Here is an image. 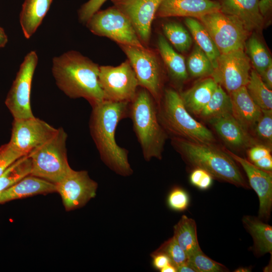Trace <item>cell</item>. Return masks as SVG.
Instances as JSON below:
<instances>
[{
  "label": "cell",
  "mask_w": 272,
  "mask_h": 272,
  "mask_svg": "<svg viewBox=\"0 0 272 272\" xmlns=\"http://www.w3.org/2000/svg\"><path fill=\"white\" fill-rule=\"evenodd\" d=\"M129 103L105 100L92 107L90 120L91 134L101 159L110 169L124 176L133 171L128 152L117 144L115 134L119 122L129 114Z\"/></svg>",
  "instance_id": "obj_1"
},
{
  "label": "cell",
  "mask_w": 272,
  "mask_h": 272,
  "mask_svg": "<svg viewBox=\"0 0 272 272\" xmlns=\"http://www.w3.org/2000/svg\"><path fill=\"white\" fill-rule=\"evenodd\" d=\"M99 66L76 51L52 60V73L57 87L71 98H83L93 107L106 100L100 87Z\"/></svg>",
  "instance_id": "obj_2"
},
{
  "label": "cell",
  "mask_w": 272,
  "mask_h": 272,
  "mask_svg": "<svg viewBox=\"0 0 272 272\" xmlns=\"http://www.w3.org/2000/svg\"><path fill=\"white\" fill-rule=\"evenodd\" d=\"M174 145L186 162L194 169L208 172L213 178L237 187L250 188L237 162L227 153L212 145L175 138Z\"/></svg>",
  "instance_id": "obj_3"
},
{
  "label": "cell",
  "mask_w": 272,
  "mask_h": 272,
  "mask_svg": "<svg viewBox=\"0 0 272 272\" xmlns=\"http://www.w3.org/2000/svg\"><path fill=\"white\" fill-rule=\"evenodd\" d=\"M157 103L145 89L138 90L129 103V114L133 130L141 145L145 159L162 158L167 138L158 115Z\"/></svg>",
  "instance_id": "obj_4"
},
{
  "label": "cell",
  "mask_w": 272,
  "mask_h": 272,
  "mask_svg": "<svg viewBox=\"0 0 272 272\" xmlns=\"http://www.w3.org/2000/svg\"><path fill=\"white\" fill-rule=\"evenodd\" d=\"M159 104L158 118L164 129L179 138L192 142L213 143L215 141L212 131L190 115L176 91L166 89L162 102Z\"/></svg>",
  "instance_id": "obj_5"
},
{
  "label": "cell",
  "mask_w": 272,
  "mask_h": 272,
  "mask_svg": "<svg viewBox=\"0 0 272 272\" xmlns=\"http://www.w3.org/2000/svg\"><path fill=\"white\" fill-rule=\"evenodd\" d=\"M67 134L61 128L48 141L29 154L32 163L31 175L55 184L72 169L69 165L66 142Z\"/></svg>",
  "instance_id": "obj_6"
},
{
  "label": "cell",
  "mask_w": 272,
  "mask_h": 272,
  "mask_svg": "<svg viewBox=\"0 0 272 272\" xmlns=\"http://www.w3.org/2000/svg\"><path fill=\"white\" fill-rule=\"evenodd\" d=\"M197 20L206 29L221 54L244 50L251 33L236 17L218 11Z\"/></svg>",
  "instance_id": "obj_7"
},
{
  "label": "cell",
  "mask_w": 272,
  "mask_h": 272,
  "mask_svg": "<svg viewBox=\"0 0 272 272\" xmlns=\"http://www.w3.org/2000/svg\"><path fill=\"white\" fill-rule=\"evenodd\" d=\"M119 45L127 57L139 85L146 89L158 104L162 98L163 73L156 53L146 46Z\"/></svg>",
  "instance_id": "obj_8"
},
{
  "label": "cell",
  "mask_w": 272,
  "mask_h": 272,
  "mask_svg": "<svg viewBox=\"0 0 272 272\" xmlns=\"http://www.w3.org/2000/svg\"><path fill=\"white\" fill-rule=\"evenodd\" d=\"M86 24L93 34L108 37L118 44L145 46L130 20L113 6L104 10H99Z\"/></svg>",
  "instance_id": "obj_9"
},
{
  "label": "cell",
  "mask_w": 272,
  "mask_h": 272,
  "mask_svg": "<svg viewBox=\"0 0 272 272\" xmlns=\"http://www.w3.org/2000/svg\"><path fill=\"white\" fill-rule=\"evenodd\" d=\"M38 62L35 51L29 52L21 63L5 104L14 119L34 117L31 106V90L34 73Z\"/></svg>",
  "instance_id": "obj_10"
},
{
  "label": "cell",
  "mask_w": 272,
  "mask_h": 272,
  "mask_svg": "<svg viewBox=\"0 0 272 272\" xmlns=\"http://www.w3.org/2000/svg\"><path fill=\"white\" fill-rule=\"evenodd\" d=\"M98 80L106 100L114 101L130 102L139 86L128 59L116 66H99Z\"/></svg>",
  "instance_id": "obj_11"
},
{
  "label": "cell",
  "mask_w": 272,
  "mask_h": 272,
  "mask_svg": "<svg viewBox=\"0 0 272 272\" xmlns=\"http://www.w3.org/2000/svg\"><path fill=\"white\" fill-rule=\"evenodd\" d=\"M251 61L244 50L221 54L211 77L230 94L247 84Z\"/></svg>",
  "instance_id": "obj_12"
},
{
  "label": "cell",
  "mask_w": 272,
  "mask_h": 272,
  "mask_svg": "<svg viewBox=\"0 0 272 272\" xmlns=\"http://www.w3.org/2000/svg\"><path fill=\"white\" fill-rule=\"evenodd\" d=\"M57 130V128L35 116L14 119L9 143L23 156L28 155L51 138Z\"/></svg>",
  "instance_id": "obj_13"
},
{
  "label": "cell",
  "mask_w": 272,
  "mask_h": 272,
  "mask_svg": "<svg viewBox=\"0 0 272 272\" xmlns=\"http://www.w3.org/2000/svg\"><path fill=\"white\" fill-rule=\"evenodd\" d=\"M66 211L75 210L85 206L95 197L97 183L91 179L87 171H75L73 169L56 184Z\"/></svg>",
  "instance_id": "obj_14"
},
{
  "label": "cell",
  "mask_w": 272,
  "mask_h": 272,
  "mask_svg": "<svg viewBox=\"0 0 272 272\" xmlns=\"http://www.w3.org/2000/svg\"><path fill=\"white\" fill-rule=\"evenodd\" d=\"M163 0H111L113 6L130 20L142 43L148 45L151 27Z\"/></svg>",
  "instance_id": "obj_15"
},
{
  "label": "cell",
  "mask_w": 272,
  "mask_h": 272,
  "mask_svg": "<svg viewBox=\"0 0 272 272\" xmlns=\"http://www.w3.org/2000/svg\"><path fill=\"white\" fill-rule=\"evenodd\" d=\"M227 153L243 168L250 187L257 194L259 201L258 217L261 220H268L272 209L271 171L260 169L248 160L230 151Z\"/></svg>",
  "instance_id": "obj_16"
},
{
  "label": "cell",
  "mask_w": 272,
  "mask_h": 272,
  "mask_svg": "<svg viewBox=\"0 0 272 272\" xmlns=\"http://www.w3.org/2000/svg\"><path fill=\"white\" fill-rule=\"evenodd\" d=\"M218 11H220V4L217 1L163 0L155 17H184L198 19Z\"/></svg>",
  "instance_id": "obj_17"
},
{
  "label": "cell",
  "mask_w": 272,
  "mask_h": 272,
  "mask_svg": "<svg viewBox=\"0 0 272 272\" xmlns=\"http://www.w3.org/2000/svg\"><path fill=\"white\" fill-rule=\"evenodd\" d=\"M259 0H220V11L237 18L251 33L260 30L264 18L258 8Z\"/></svg>",
  "instance_id": "obj_18"
},
{
  "label": "cell",
  "mask_w": 272,
  "mask_h": 272,
  "mask_svg": "<svg viewBox=\"0 0 272 272\" xmlns=\"http://www.w3.org/2000/svg\"><path fill=\"white\" fill-rule=\"evenodd\" d=\"M232 114L246 130L255 126L262 115V110L248 94L246 86L230 93Z\"/></svg>",
  "instance_id": "obj_19"
},
{
  "label": "cell",
  "mask_w": 272,
  "mask_h": 272,
  "mask_svg": "<svg viewBox=\"0 0 272 272\" xmlns=\"http://www.w3.org/2000/svg\"><path fill=\"white\" fill-rule=\"evenodd\" d=\"M56 185L29 175L0 192V203L30 196L56 192Z\"/></svg>",
  "instance_id": "obj_20"
},
{
  "label": "cell",
  "mask_w": 272,
  "mask_h": 272,
  "mask_svg": "<svg viewBox=\"0 0 272 272\" xmlns=\"http://www.w3.org/2000/svg\"><path fill=\"white\" fill-rule=\"evenodd\" d=\"M209 121L217 132L229 146L242 148L250 145L252 140L245 130L232 114H227Z\"/></svg>",
  "instance_id": "obj_21"
},
{
  "label": "cell",
  "mask_w": 272,
  "mask_h": 272,
  "mask_svg": "<svg viewBox=\"0 0 272 272\" xmlns=\"http://www.w3.org/2000/svg\"><path fill=\"white\" fill-rule=\"evenodd\" d=\"M245 229L251 235L253 245L251 247L254 254L261 256L267 253L272 254V227L258 217L245 215L242 219Z\"/></svg>",
  "instance_id": "obj_22"
},
{
  "label": "cell",
  "mask_w": 272,
  "mask_h": 272,
  "mask_svg": "<svg viewBox=\"0 0 272 272\" xmlns=\"http://www.w3.org/2000/svg\"><path fill=\"white\" fill-rule=\"evenodd\" d=\"M218 84L212 77L195 83L190 89L180 93L184 105L189 112L199 115L211 99Z\"/></svg>",
  "instance_id": "obj_23"
},
{
  "label": "cell",
  "mask_w": 272,
  "mask_h": 272,
  "mask_svg": "<svg viewBox=\"0 0 272 272\" xmlns=\"http://www.w3.org/2000/svg\"><path fill=\"white\" fill-rule=\"evenodd\" d=\"M52 0H25L20 15V22L26 38L37 30L49 9Z\"/></svg>",
  "instance_id": "obj_24"
},
{
  "label": "cell",
  "mask_w": 272,
  "mask_h": 272,
  "mask_svg": "<svg viewBox=\"0 0 272 272\" xmlns=\"http://www.w3.org/2000/svg\"><path fill=\"white\" fill-rule=\"evenodd\" d=\"M160 54L172 79L177 83L185 82L188 78L184 57L176 52L162 35L158 38Z\"/></svg>",
  "instance_id": "obj_25"
},
{
  "label": "cell",
  "mask_w": 272,
  "mask_h": 272,
  "mask_svg": "<svg viewBox=\"0 0 272 272\" xmlns=\"http://www.w3.org/2000/svg\"><path fill=\"white\" fill-rule=\"evenodd\" d=\"M173 229V237L187 257L201 250L197 239L196 224L193 219L182 215Z\"/></svg>",
  "instance_id": "obj_26"
},
{
  "label": "cell",
  "mask_w": 272,
  "mask_h": 272,
  "mask_svg": "<svg viewBox=\"0 0 272 272\" xmlns=\"http://www.w3.org/2000/svg\"><path fill=\"white\" fill-rule=\"evenodd\" d=\"M184 23L196 42L211 60L214 69L221 53L209 33L196 19L185 18Z\"/></svg>",
  "instance_id": "obj_27"
},
{
  "label": "cell",
  "mask_w": 272,
  "mask_h": 272,
  "mask_svg": "<svg viewBox=\"0 0 272 272\" xmlns=\"http://www.w3.org/2000/svg\"><path fill=\"white\" fill-rule=\"evenodd\" d=\"M227 114H232L231 98L223 88L218 85L199 116L209 121Z\"/></svg>",
  "instance_id": "obj_28"
},
{
  "label": "cell",
  "mask_w": 272,
  "mask_h": 272,
  "mask_svg": "<svg viewBox=\"0 0 272 272\" xmlns=\"http://www.w3.org/2000/svg\"><path fill=\"white\" fill-rule=\"evenodd\" d=\"M31 170L32 163L29 155L17 159L0 176V192L31 175Z\"/></svg>",
  "instance_id": "obj_29"
},
{
  "label": "cell",
  "mask_w": 272,
  "mask_h": 272,
  "mask_svg": "<svg viewBox=\"0 0 272 272\" xmlns=\"http://www.w3.org/2000/svg\"><path fill=\"white\" fill-rule=\"evenodd\" d=\"M246 88L251 99L261 109H272L271 90L267 88L254 69L251 70Z\"/></svg>",
  "instance_id": "obj_30"
},
{
  "label": "cell",
  "mask_w": 272,
  "mask_h": 272,
  "mask_svg": "<svg viewBox=\"0 0 272 272\" xmlns=\"http://www.w3.org/2000/svg\"><path fill=\"white\" fill-rule=\"evenodd\" d=\"M245 48L254 70L259 75L272 63L268 51L260 40L254 34L247 39Z\"/></svg>",
  "instance_id": "obj_31"
},
{
  "label": "cell",
  "mask_w": 272,
  "mask_h": 272,
  "mask_svg": "<svg viewBox=\"0 0 272 272\" xmlns=\"http://www.w3.org/2000/svg\"><path fill=\"white\" fill-rule=\"evenodd\" d=\"M165 37L179 52L185 53L192 45V40L188 31L180 23L168 22L162 25Z\"/></svg>",
  "instance_id": "obj_32"
},
{
  "label": "cell",
  "mask_w": 272,
  "mask_h": 272,
  "mask_svg": "<svg viewBox=\"0 0 272 272\" xmlns=\"http://www.w3.org/2000/svg\"><path fill=\"white\" fill-rule=\"evenodd\" d=\"M186 65L188 74L194 78L211 76L214 71L211 60L196 43L187 59Z\"/></svg>",
  "instance_id": "obj_33"
},
{
  "label": "cell",
  "mask_w": 272,
  "mask_h": 272,
  "mask_svg": "<svg viewBox=\"0 0 272 272\" xmlns=\"http://www.w3.org/2000/svg\"><path fill=\"white\" fill-rule=\"evenodd\" d=\"M187 263L195 272H226L229 269L224 265L207 256L201 250L188 256Z\"/></svg>",
  "instance_id": "obj_34"
},
{
  "label": "cell",
  "mask_w": 272,
  "mask_h": 272,
  "mask_svg": "<svg viewBox=\"0 0 272 272\" xmlns=\"http://www.w3.org/2000/svg\"><path fill=\"white\" fill-rule=\"evenodd\" d=\"M154 252L166 255L176 270L178 267L187 263V255L173 237L165 241Z\"/></svg>",
  "instance_id": "obj_35"
},
{
  "label": "cell",
  "mask_w": 272,
  "mask_h": 272,
  "mask_svg": "<svg viewBox=\"0 0 272 272\" xmlns=\"http://www.w3.org/2000/svg\"><path fill=\"white\" fill-rule=\"evenodd\" d=\"M249 162L258 168L267 171L272 170V157L270 147L265 145H256L248 151Z\"/></svg>",
  "instance_id": "obj_36"
},
{
  "label": "cell",
  "mask_w": 272,
  "mask_h": 272,
  "mask_svg": "<svg viewBox=\"0 0 272 272\" xmlns=\"http://www.w3.org/2000/svg\"><path fill=\"white\" fill-rule=\"evenodd\" d=\"M261 110V116L255 125V132L260 140L271 145L272 142V109Z\"/></svg>",
  "instance_id": "obj_37"
},
{
  "label": "cell",
  "mask_w": 272,
  "mask_h": 272,
  "mask_svg": "<svg viewBox=\"0 0 272 272\" xmlns=\"http://www.w3.org/2000/svg\"><path fill=\"white\" fill-rule=\"evenodd\" d=\"M168 203L173 210L183 211L186 210L189 203V196L183 189L176 187L170 192L168 197Z\"/></svg>",
  "instance_id": "obj_38"
},
{
  "label": "cell",
  "mask_w": 272,
  "mask_h": 272,
  "mask_svg": "<svg viewBox=\"0 0 272 272\" xmlns=\"http://www.w3.org/2000/svg\"><path fill=\"white\" fill-rule=\"evenodd\" d=\"M23 156L8 143L0 148V176L13 162Z\"/></svg>",
  "instance_id": "obj_39"
},
{
  "label": "cell",
  "mask_w": 272,
  "mask_h": 272,
  "mask_svg": "<svg viewBox=\"0 0 272 272\" xmlns=\"http://www.w3.org/2000/svg\"><path fill=\"white\" fill-rule=\"evenodd\" d=\"M213 179L208 172L200 168L194 169L190 175V182L202 190L207 189L211 186Z\"/></svg>",
  "instance_id": "obj_40"
},
{
  "label": "cell",
  "mask_w": 272,
  "mask_h": 272,
  "mask_svg": "<svg viewBox=\"0 0 272 272\" xmlns=\"http://www.w3.org/2000/svg\"><path fill=\"white\" fill-rule=\"evenodd\" d=\"M107 0H89L83 5L78 11L80 21L86 23L90 18L98 11Z\"/></svg>",
  "instance_id": "obj_41"
},
{
  "label": "cell",
  "mask_w": 272,
  "mask_h": 272,
  "mask_svg": "<svg viewBox=\"0 0 272 272\" xmlns=\"http://www.w3.org/2000/svg\"><path fill=\"white\" fill-rule=\"evenodd\" d=\"M151 255L153 258V266L156 269L161 270L166 265L170 263L169 258L163 253L153 252Z\"/></svg>",
  "instance_id": "obj_42"
},
{
  "label": "cell",
  "mask_w": 272,
  "mask_h": 272,
  "mask_svg": "<svg viewBox=\"0 0 272 272\" xmlns=\"http://www.w3.org/2000/svg\"><path fill=\"white\" fill-rule=\"evenodd\" d=\"M259 76L265 85L269 89H272V63Z\"/></svg>",
  "instance_id": "obj_43"
},
{
  "label": "cell",
  "mask_w": 272,
  "mask_h": 272,
  "mask_svg": "<svg viewBox=\"0 0 272 272\" xmlns=\"http://www.w3.org/2000/svg\"><path fill=\"white\" fill-rule=\"evenodd\" d=\"M272 8V0H259L258 8L260 14L264 18L270 13Z\"/></svg>",
  "instance_id": "obj_44"
},
{
  "label": "cell",
  "mask_w": 272,
  "mask_h": 272,
  "mask_svg": "<svg viewBox=\"0 0 272 272\" xmlns=\"http://www.w3.org/2000/svg\"><path fill=\"white\" fill-rule=\"evenodd\" d=\"M8 42V37L4 30L0 27V48L4 47Z\"/></svg>",
  "instance_id": "obj_45"
},
{
  "label": "cell",
  "mask_w": 272,
  "mask_h": 272,
  "mask_svg": "<svg viewBox=\"0 0 272 272\" xmlns=\"http://www.w3.org/2000/svg\"><path fill=\"white\" fill-rule=\"evenodd\" d=\"M178 272H195V270L187 263H186L177 268Z\"/></svg>",
  "instance_id": "obj_46"
},
{
  "label": "cell",
  "mask_w": 272,
  "mask_h": 272,
  "mask_svg": "<svg viewBox=\"0 0 272 272\" xmlns=\"http://www.w3.org/2000/svg\"><path fill=\"white\" fill-rule=\"evenodd\" d=\"M160 271L161 272H176L177 271L176 268L171 263H169L165 267L162 268Z\"/></svg>",
  "instance_id": "obj_47"
}]
</instances>
